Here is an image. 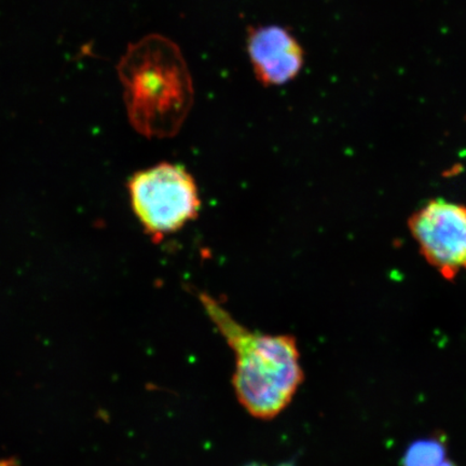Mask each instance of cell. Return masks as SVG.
<instances>
[{
  "label": "cell",
  "mask_w": 466,
  "mask_h": 466,
  "mask_svg": "<svg viewBox=\"0 0 466 466\" xmlns=\"http://www.w3.org/2000/svg\"><path fill=\"white\" fill-rule=\"evenodd\" d=\"M199 299L235 353L232 383L238 401L255 418H276L291 403L304 381L295 338L249 330L212 296L202 293Z\"/></svg>",
  "instance_id": "1"
},
{
  "label": "cell",
  "mask_w": 466,
  "mask_h": 466,
  "mask_svg": "<svg viewBox=\"0 0 466 466\" xmlns=\"http://www.w3.org/2000/svg\"><path fill=\"white\" fill-rule=\"evenodd\" d=\"M132 127L148 138L177 134L194 105V85L178 46L159 34L127 46L116 66Z\"/></svg>",
  "instance_id": "2"
},
{
  "label": "cell",
  "mask_w": 466,
  "mask_h": 466,
  "mask_svg": "<svg viewBox=\"0 0 466 466\" xmlns=\"http://www.w3.org/2000/svg\"><path fill=\"white\" fill-rule=\"evenodd\" d=\"M134 214L155 241L184 228L199 215L196 180L185 167L163 162L133 175L127 184Z\"/></svg>",
  "instance_id": "3"
},
{
  "label": "cell",
  "mask_w": 466,
  "mask_h": 466,
  "mask_svg": "<svg viewBox=\"0 0 466 466\" xmlns=\"http://www.w3.org/2000/svg\"><path fill=\"white\" fill-rule=\"evenodd\" d=\"M408 229L424 259L448 281L466 271V204L430 200L408 219Z\"/></svg>",
  "instance_id": "4"
},
{
  "label": "cell",
  "mask_w": 466,
  "mask_h": 466,
  "mask_svg": "<svg viewBox=\"0 0 466 466\" xmlns=\"http://www.w3.org/2000/svg\"><path fill=\"white\" fill-rule=\"evenodd\" d=\"M248 54L256 78L266 86L294 80L304 66L305 52L288 28L265 25L249 28Z\"/></svg>",
  "instance_id": "5"
},
{
  "label": "cell",
  "mask_w": 466,
  "mask_h": 466,
  "mask_svg": "<svg viewBox=\"0 0 466 466\" xmlns=\"http://www.w3.org/2000/svg\"><path fill=\"white\" fill-rule=\"evenodd\" d=\"M445 441L436 437L413 441L401 459V466H439L445 461Z\"/></svg>",
  "instance_id": "6"
},
{
  "label": "cell",
  "mask_w": 466,
  "mask_h": 466,
  "mask_svg": "<svg viewBox=\"0 0 466 466\" xmlns=\"http://www.w3.org/2000/svg\"><path fill=\"white\" fill-rule=\"evenodd\" d=\"M0 466H19L15 459H2L0 460Z\"/></svg>",
  "instance_id": "7"
},
{
  "label": "cell",
  "mask_w": 466,
  "mask_h": 466,
  "mask_svg": "<svg viewBox=\"0 0 466 466\" xmlns=\"http://www.w3.org/2000/svg\"><path fill=\"white\" fill-rule=\"evenodd\" d=\"M439 466H458L456 463L451 461V460H445L444 462H442L441 465Z\"/></svg>",
  "instance_id": "8"
}]
</instances>
